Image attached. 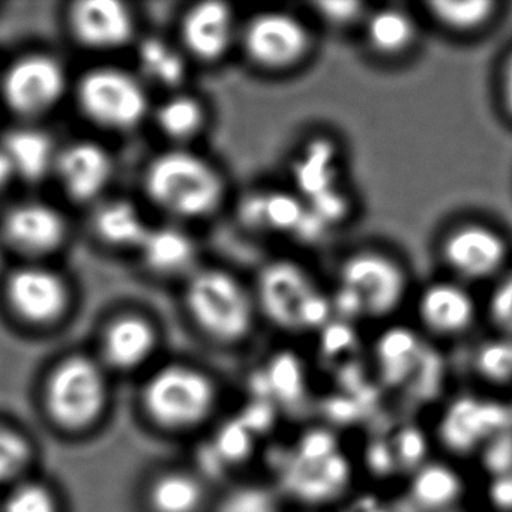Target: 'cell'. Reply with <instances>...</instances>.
<instances>
[{"label": "cell", "mask_w": 512, "mask_h": 512, "mask_svg": "<svg viewBox=\"0 0 512 512\" xmlns=\"http://www.w3.org/2000/svg\"><path fill=\"white\" fill-rule=\"evenodd\" d=\"M146 196L161 211L179 220H203L220 209L226 181L203 155L187 148L158 154L143 175Z\"/></svg>", "instance_id": "6da1fadb"}, {"label": "cell", "mask_w": 512, "mask_h": 512, "mask_svg": "<svg viewBox=\"0 0 512 512\" xmlns=\"http://www.w3.org/2000/svg\"><path fill=\"white\" fill-rule=\"evenodd\" d=\"M185 305L197 328L226 346L253 335L259 317L253 289L223 268H197L187 278Z\"/></svg>", "instance_id": "7a4b0ae2"}, {"label": "cell", "mask_w": 512, "mask_h": 512, "mask_svg": "<svg viewBox=\"0 0 512 512\" xmlns=\"http://www.w3.org/2000/svg\"><path fill=\"white\" fill-rule=\"evenodd\" d=\"M409 289L401 263L383 251L358 250L338 266L337 283L331 304L341 320L371 317L379 319L394 313Z\"/></svg>", "instance_id": "3957f363"}, {"label": "cell", "mask_w": 512, "mask_h": 512, "mask_svg": "<svg viewBox=\"0 0 512 512\" xmlns=\"http://www.w3.org/2000/svg\"><path fill=\"white\" fill-rule=\"evenodd\" d=\"M259 314L286 331L325 328L331 322V296L305 266L290 259L265 263L253 287Z\"/></svg>", "instance_id": "277c9868"}, {"label": "cell", "mask_w": 512, "mask_h": 512, "mask_svg": "<svg viewBox=\"0 0 512 512\" xmlns=\"http://www.w3.org/2000/svg\"><path fill=\"white\" fill-rule=\"evenodd\" d=\"M76 101L82 115L95 127L115 133L133 130L149 112L143 80L118 67L86 71L77 82Z\"/></svg>", "instance_id": "5b68a950"}, {"label": "cell", "mask_w": 512, "mask_h": 512, "mask_svg": "<svg viewBox=\"0 0 512 512\" xmlns=\"http://www.w3.org/2000/svg\"><path fill=\"white\" fill-rule=\"evenodd\" d=\"M238 43L248 61L260 70L287 71L310 55L313 38L295 14L263 11L244 23Z\"/></svg>", "instance_id": "8992f818"}, {"label": "cell", "mask_w": 512, "mask_h": 512, "mask_svg": "<svg viewBox=\"0 0 512 512\" xmlns=\"http://www.w3.org/2000/svg\"><path fill=\"white\" fill-rule=\"evenodd\" d=\"M67 86V71L59 59L47 53H29L2 74L0 97L14 115L35 119L61 103Z\"/></svg>", "instance_id": "52a82bcc"}, {"label": "cell", "mask_w": 512, "mask_h": 512, "mask_svg": "<svg viewBox=\"0 0 512 512\" xmlns=\"http://www.w3.org/2000/svg\"><path fill=\"white\" fill-rule=\"evenodd\" d=\"M145 403L160 424L193 427L211 415L217 388L206 374L193 368H164L146 386Z\"/></svg>", "instance_id": "ba28073f"}, {"label": "cell", "mask_w": 512, "mask_h": 512, "mask_svg": "<svg viewBox=\"0 0 512 512\" xmlns=\"http://www.w3.org/2000/svg\"><path fill=\"white\" fill-rule=\"evenodd\" d=\"M11 311L23 322L43 326L61 319L70 305V286L55 269L43 263H23L4 286Z\"/></svg>", "instance_id": "9c48e42d"}, {"label": "cell", "mask_w": 512, "mask_h": 512, "mask_svg": "<svg viewBox=\"0 0 512 512\" xmlns=\"http://www.w3.org/2000/svg\"><path fill=\"white\" fill-rule=\"evenodd\" d=\"M106 389L100 370L89 359H67L53 374L47 392L50 412L67 427L91 424L103 409Z\"/></svg>", "instance_id": "30bf717a"}, {"label": "cell", "mask_w": 512, "mask_h": 512, "mask_svg": "<svg viewBox=\"0 0 512 512\" xmlns=\"http://www.w3.org/2000/svg\"><path fill=\"white\" fill-rule=\"evenodd\" d=\"M446 268L464 281L487 280L508 257L503 236L481 223H464L446 233L440 248Z\"/></svg>", "instance_id": "8fae6325"}, {"label": "cell", "mask_w": 512, "mask_h": 512, "mask_svg": "<svg viewBox=\"0 0 512 512\" xmlns=\"http://www.w3.org/2000/svg\"><path fill=\"white\" fill-rule=\"evenodd\" d=\"M0 235L14 251L37 260L64 245L68 224L55 206L29 200L16 203L2 215Z\"/></svg>", "instance_id": "7c38bea8"}, {"label": "cell", "mask_w": 512, "mask_h": 512, "mask_svg": "<svg viewBox=\"0 0 512 512\" xmlns=\"http://www.w3.org/2000/svg\"><path fill=\"white\" fill-rule=\"evenodd\" d=\"M67 25L76 43L95 52L121 49L136 32L134 14L118 0L74 2L67 11Z\"/></svg>", "instance_id": "4fadbf2b"}, {"label": "cell", "mask_w": 512, "mask_h": 512, "mask_svg": "<svg viewBox=\"0 0 512 512\" xmlns=\"http://www.w3.org/2000/svg\"><path fill=\"white\" fill-rule=\"evenodd\" d=\"M236 16L230 5L206 0L191 5L181 20V49L188 58L214 64L229 55L239 41Z\"/></svg>", "instance_id": "5bb4252c"}, {"label": "cell", "mask_w": 512, "mask_h": 512, "mask_svg": "<svg viewBox=\"0 0 512 512\" xmlns=\"http://www.w3.org/2000/svg\"><path fill=\"white\" fill-rule=\"evenodd\" d=\"M53 175L73 202L95 205L112 181L113 160L100 143L79 140L59 149Z\"/></svg>", "instance_id": "9a60e30c"}, {"label": "cell", "mask_w": 512, "mask_h": 512, "mask_svg": "<svg viewBox=\"0 0 512 512\" xmlns=\"http://www.w3.org/2000/svg\"><path fill=\"white\" fill-rule=\"evenodd\" d=\"M416 314L419 323L433 337L455 338L472 328L476 317L473 296L457 281H434L424 287Z\"/></svg>", "instance_id": "2e32d148"}, {"label": "cell", "mask_w": 512, "mask_h": 512, "mask_svg": "<svg viewBox=\"0 0 512 512\" xmlns=\"http://www.w3.org/2000/svg\"><path fill=\"white\" fill-rule=\"evenodd\" d=\"M137 251L145 268L157 277L188 278L197 269L196 242L179 227H149Z\"/></svg>", "instance_id": "e0dca14e"}, {"label": "cell", "mask_w": 512, "mask_h": 512, "mask_svg": "<svg viewBox=\"0 0 512 512\" xmlns=\"http://www.w3.org/2000/svg\"><path fill=\"white\" fill-rule=\"evenodd\" d=\"M0 151L7 155L14 175L26 182H40L53 175L59 149L46 131L17 127L2 136Z\"/></svg>", "instance_id": "ac0fdd59"}, {"label": "cell", "mask_w": 512, "mask_h": 512, "mask_svg": "<svg viewBox=\"0 0 512 512\" xmlns=\"http://www.w3.org/2000/svg\"><path fill=\"white\" fill-rule=\"evenodd\" d=\"M292 178L304 202L341 188L337 146L331 140H311L293 161Z\"/></svg>", "instance_id": "d6986e66"}, {"label": "cell", "mask_w": 512, "mask_h": 512, "mask_svg": "<svg viewBox=\"0 0 512 512\" xmlns=\"http://www.w3.org/2000/svg\"><path fill=\"white\" fill-rule=\"evenodd\" d=\"M95 238L107 247L139 250L149 226L142 212L130 200L109 199L98 202L92 214Z\"/></svg>", "instance_id": "ffe728a7"}, {"label": "cell", "mask_w": 512, "mask_h": 512, "mask_svg": "<svg viewBox=\"0 0 512 512\" xmlns=\"http://www.w3.org/2000/svg\"><path fill=\"white\" fill-rule=\"evenodd\" d=\"M151 323L136 314H125L110 323L104 335V355L110 364L133 368L145 362L155 346Z\"/></svg>", "instance_id": "44dd1931"}, {"label": "cell", "mask_w": 512, "mask_h": 512, "mask_svg": "<svg viewBox=\"0 0 512 512\" xmlns=\"http://www.w3.org/2000/svg\"><path fill=\"white\" fill-rule=\"evenodd\" d=\"M365 43L382 58L406 55L418 38L415 20L397 7H383L365 17Z\"/></svg>", "instance_id": "7402d4cb"}, {"label": "cell", "mask_w": 512, "mask_h": 512, "mask_svg": "<svg viewBox=\"0 0 512 512\" xmlns=\"http://www.w3.org/2000/svg\"><path fill=\"white\" fill-rule=\"evenodd\" d=\"M188 56L181 46L161 37H148L137 47V64L146 82L176 89L188 73Z\"/></svg>", "instance_id": "603a6c76"}, {"label": "cell", "mask_w": 512, "mask_h": 512, "mask_svg": "<svg viewBox=\"0 0 512 512\" xmlns=\"http://www.w3.org/2000/svg\"><path fill=\"white\" fill-rule=\"evenodd\" d=\"M155 122L167 139L184 148L205 128L206 109L194 95L175 92L155 109Z\"/></svg>", "instance_id": "cb8c5ba5"}, {"label": "cell", "mask_w": 512, "mask_h": 512, "mask_svg": "<svg viewBox=\"0 0 512 512\" xmlns=\"http://www.w3.org/2000/svg\"><path fill=\"white\" fill-rule=\"evenodd\" d=\"M428 14L455 34H472L479 31L494 16L496 4L487 0H467V2H430Z\"/></svg>", "instance_id": "d4e9b609"}, {"label": "cell", "mask_w": 512, "mask_h": 512, "mask_svg": "<svg viewBox=\"0 0 512 512\" xmlns=\"http://www.w3.org/2000/svg\"><path fill=\"white\" fill-rule=\"evenodd\" d=\"M203 499L202 485L191 476L179 473L158 479L151 491L155 512H197Z\"/></svg>", "instance_id": "484cf974"}, {"label": "cell", "mask_w": 512, "mask_h": 512, "mask_svg": "<svg viewBox=\"0 0 512 512\" xmlns=\"http://www.w3.org/2000/svg\"><path fill=\"white\" fill-rule=\"evenodd\" d=\"M460 481L448 467L431 466L419 470L413 484V494L422 506H445L457 499Z\"/></svg>", "instance_id": "4316f807"}, {"label": "cell", "mask_w": 512, "mask_h": 512, "mask_svg": "<svg viewBox=\"0 0 512 512\" xmlns=\"http://www.w3.org/2000/svg\"><path fill=\"white\" fill-rule=\"evenodd\" d=\"M215 512H284L277 493L259 482L241 484L224 494Z\"/></svg>", "instance_id": "83f0119b"}, {"label": "cell", "mask_w": 512, "mask_h": 512, "mask_svg": "<svg viewBox=\"0 0 512 512\" xmlns=\"http://www.w3.org/2000/svg\"><path fill=\"white\" fill-rule=\"evenodd\" d=\"M377 355L386 367H403L421 350V338L404 326L386 329L377 341Z\"/></svg>", "instance_id": "f1b7e54d"}, {"label": "cell", "mask_w": 512, "mask_h": 512, "mask_svg": "<svg viewBox=\"0 0 512 512\" xmlns=\"http://www.w3.org/2000/svg\"><path fill=\"white\" fill-rule=\"evenodd\" d=\"M479 374L496 385L512 382V338L497 337L479 347L476 356Z\"/></svg>", "instance_id": "f546056e"}, {"label": "cell", "mask_w": 512, "mask_h": 512, "mask_svg": "<svg viewBox=\"0 0 512 512\" xmlns=\"http://www.w3.org/2000/svg\"><path fill=\"white\" fill-rule=\"evenodd\" d=\"M487 313L500 337L512 338V271L503 275L491 292Z\"/></svg>", "instance_id": "4dcf8cb0"}, {"label": "cell", "mask_w": 512, "mask_h": 512, "mask_svg": "<svg viewBox=\"0 0 512 512\" xmlns=\"http://www.w3.org/2000/svg\"><path fill=\"white\" fill-rule=\"evenodd\" d=\"M29 449L22 437L0 428V482L13 478L25 467Z\"/></svg>", "instance_id": "1f68e13d"}, {"label": "cell", "mask_w": 512, "mask_h": 512, "mask_svg": "<svg viewBox=\"0 0 512 512\" xmlns=\"http://www.w3.org/2000/svg\"><path fill=\"white\" fill-rule=\"evenodd\" d=\"M5 512H56V505L46 488L29 484L11 493Z\"/></svg>", "instance_id": "d6a6232c"}, {"label": "cell", "mask_w": 512, "mask_h": 512, "mask_svg": "<svg viewBox=\"0 0 512 512\" xmlns=\"http://www.w3.org/2000/svg\"><path fill=\"white\" fill-rule=\"evenodd\" d=\"M314 10L328 25L347 26L364 16L365 5L359 2H317Z\"/></svg>", "instance_id": "836d02e7"}, {"label": "cell", "mask_w": 512, "mask_h": 512, "mask_svg": "<svg viewBox=\"0 0 512 512\" xmlns=\"http://www.w3.org/2000/svg\"><path fill=\"white\" fill-rule=\"evenodd\" d=\"M502 97L506 110L512 115V53L503 68Z\"/></svg>", "instance_id": "e575fe53"}, {"label": "cell", "mask_w": 512, "mask_h": 512, "mask_svg": "<svg viewBox=\"0 0 512 512\" xmlns=\"http://www.w3.org/2000/svg\"><path fill=\"white\" fill-rule=\"evenodd\" d=\"M14 170L8 161L7 155L0 151V190L10 184L11 179L14 178Z\"/></svg>", "instance_id": "d590c367"}]
</instances>
